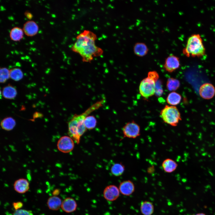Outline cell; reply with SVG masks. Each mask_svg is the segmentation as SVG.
I'll list each match as a JSON object with an SVG mask.
<instances>
[{
	"mask_svg": "<svg viewBox=\"0 0 215 215\" xmlns=\"http://www.w3.org/2000/svg\"><path fill=\"white\" fill-rule=\"evenodd\" d=\"M96 39L93 33L85 30L77 36L72 50L80 55L83 62H90L94 57L100 56L103 53L102 50L96 45Z\"/></svg>",
	"mask_w": 215,
	"mask_h": 215,
	"instance_id": "cell-1",
	"label": "cell"
},
{
	"mask_svg": "<svg viewBox=\"0 0 215 215\" xmlns=\"http://www.w3.org/2000/svg\"><path fill=\"white\" fill-rule=\"evenodd\" d=\"M104 100L103 99L96 102L81 114L74 115L69 122L68 134L77 144L79 143L81 136L87 130L84 124L85 118L91 112L102 106Z\"/></svg>",
	"mask_w": 215,
	"mask_h": 215,
	"instance_id": "cell-2",
	"label": "cell"
},
{
	"mask_svg": "<svg viewBox=\"0 0 215 215\" xmlns=\"http://www.w3.org/2000/svg\"><path fill=\"white\" fill-rule=\"evenodd\" d=\"M205 51L201 36L199 34H194L188 38L182 53L187 57H200L205 55Z\"/></svg>",
	"mask_w": 215,
	"mask_h": 215,
	"instance_id": "cell-3",
	"label": "cell"
},
{
	"mask_svg": "<svg viewBox=\"0 0 215 215\" xmlns=\"http://www.w3.org/2000/svg\"><path fill=\"white\" fill-rule=\"evenodd\" d=\"M160 115L165 123L173 127L176 126L182 120L180 113L175 106L165 105L161 110Z\"/></svg>",
	"mask_w": 215,
	"mask_h": 215,
	"instance_id": "cell-4",
	"label": "cell"
},
{
	"mask_svg": "<svg viewBox=\"0 0 215 215\" xmlns=\"http://www.w3.org/2000/svg\"><path fill=\"white\" fill-rule=\"evenodd\" d=\"M156 83L154 80L148 76L143 79L139 86L140 94L145 98L153 96L156 92Z\"/></svg>",
	"mask_w": 215,
	"mask_h": 215,
	"instance_id": "cell-5",
	"label": "cell"
},
{
	"mask_svg": "<svg viewBox=\"0 0 215 215\" xmlns=\"http://www.w3.org/2000/svg\"><path fill=\"white\" fill-rule=\"evenodd\" d=\"M122 130L124 137L135 139L140 135V127L134 120L127 123L123 127Z\"/></svg>",
	"mask_w": 215,
	"mask_h": 215,
	"instance_id": "cell-6",
	"label": "cell"
},
{
	"mask_svg": "<svg viewBox=\"0 0 215 215\" xmlns=\"http://www.w3.org/2000/svg\"><path fill=\"white\" fill-rule=\"evenodd\" d=\"M74 146L73 140L70 136H63L58 140L57 143L58 149L63 153H68L73 149Z\"/></svg>",
	"mask_w": 215,
	"mask_h": 215,
	"instance_id": "cell-7",
	"label": "cell"
},
{
	"mask_svg": "<svg viewBox=\"0 0 215 215\" xmlns=\"http://www.w3.org/2000/svg\"><path fill=\"white\" fill-rule=\"evenodd\" d=\"M180 65L179 57L171 54L166 58L163 64V67L166 71L171 73L178 69Z\"/></svg>",
	"mask_w": 215,
	"mask_h": 215,
	"instance_id": "cell-8",
	"label": "cell"
},
{
	"mask_svg": "<svg viewBox=\"0 0 215 215\" xmlns=\"http://www.w3.org/2000/svg\"><path fill=\"white\" fill-rule=\"evenodd\" d=\"M199 93L202 98L209 99L213 98L215 95V88L211 84L206 83L203 84L200 87Z\"/></svg>",
	"mask_w": 215,
	"mask_h": 215,
	"instance_id": "cell-9",
	"label": "cell"
},
{
	"mask_svg": "<svg viewBox=\"0 0 215 215\" xmlns=\"http://www.w3.org/2000/svg\"><path fill=\"white\" fill-rule=\"evenodd\" d=\"M120 191L119 188L113 185L107 186L104 189L103 195L106 200L113 201L116 200L119 196Z\"/></svg>",
	"mask_w": 215,
	"mask_h": 215,
	"instance_id": "cell-10",
	"label": "cell"
},
{
	"mask_svg": "<svg viewBox=\"0 0 215 215\" xmlns=\"http://www.w3.org/2000/svg\"><path fill=\"white\" fill-rule=\"evenodd\" d=\"M119 189L121 194L125 196H129L134 192L135 186L132 181L127 180L120 183Z\"/></svg>",
	"mask_w": 215,
	"mask_h": 215,
	"instance_id": "cell-11",
	"label": "cell"
},
{
	"mask_svg": "<svg viewBox=\"0 0 215 215\" xmlns=\"http://www.w3.org/2000/svg\"><path fill=\"white\" fill-rule=\"evenodd\" d=\"M23 30L24 33L27 36H32L38 33L39 27L37 24L33 21H29L24 24Z\"/></svg>",
	"mask_w": 215,
	"mask_h": 215,
	"instance_id": "cell-12",
	"label": "cell"
},
{
	"mask_svg": "<svg viewBox=\"0 0 215 215\" xmlns=\"http://www.w3.org/2000/svg\"><path fill=\"white\" fill-rule=\"evenodd\" d=\"M77 204L76 201L73 198L68 197L65 199L62 202L61 208L65 212L70 213L76 211L77 208Z\"/></svg>",
	"mask_w": 215,
	"mask_h": 215,
	"instance_id": "cell-13",
	"label": "cell"
},
{
	"mask_svg": "<svg viewBox=\"0 0 215 215\" xmlns=\"http://www.w3.org/2000/svg\"><path fill=\"white\" fill-rule=\"evenodd\" d=\"M15 190L18 193L23 194L28 191L29 183L26 179L20 178L16 180L13 185Z\"/></svg>",
	"mask_w": 215,
	"mask_h": 215,
	"instance_id": "cell-14",
	"label": "cell"
},
{
	"mask_svg": "<svg viewBox=\"0 0 215 215\" xmlns=\"http://www.w3.org/2000/svg\"><path fill=\"white\" fill-rule=\"evenodd\" d=\"M133 51L136 55L139 57H142L148 54L149 50L148 46L145 43L138 42L136 43L134 45Z\"/></svg>",
	"mask_w": 215,
	"mask_h": 215,
	"instance_id": "cell-15",
	"label": "cell"
},
{
	"mask_svg": "<svg viewBox=\"0 0 215 215\" xmlns=\"http://www.w3.org/2000/svg\"><path fill=\"white\" fill-rule=\"evenodd\" d=\"M178 164L173 160L167 158L162 162V166L164 171L167 173H170L174 172L176 169Z\"/></svg>",
	"mask_w": 215,
	"mask_h": 215,
	"instance_id": "cell-16",
	"label": "cell"
},
{
	"mask_svg": "<svg viewBox=\"0 0 215 215\" xmlns=\"http://www.w3.org/2000/svg\"><path fill=\"white\" fill-rule=\"evenodd\" d=\"M62 202L59 197L53 196L48 199L47 204L48 208L50 210L56 211L61 207Z\"/></svg>",
	"mask_w": 215,
	"mask_h": 215,
	"instance_id": "cell-17",
	"label": "cell"
},
{
	"mask_svg": "<svg viewBox=\"0 0 215 215\" xmlns=\"http://www.w3.org/2000/svg\"><path fill=\"white\" fill-rule=\"evenodd\" d=\"M140 210L143 215H151L153 213L154 207L153 203L149 201H144L141 202Z\"/></svg>",
	"mask_w": 215,
	"mask_h": 215,
	"instance_id": "cell-18",
	"label": "cell"
},
{
	"mask_svg": "<svg viewBox=\"0 0 215 215\" xmlns=\"http://www.w3.org/2000/svg\"><path fill=\"white\" fill-rule=\"evenodd\" d=\"M17 93L16 88L10 84H9L3 88L2 95L6 99H13L16 97Z\"/></svg>",
	"mask_w": 215,
	"mask_h": 215,
	"instance_id": "cell-19",
	"label": "cell"
},
{
	"mask_svg": "<svg viewBox=\"0 0 215 215\" xmlns=\"http://www.w3.org/2000/svg\"><path fill=\"white\" fill-rule=\"evenodd\" d=\"M181 99L182 96L179 94L175 91H172L168 95L166 101L169 105L175 106L180 103Z\"/></svg>",
	"mask_w": 215,
	"mask_h": 215,
	"instance_id": "cell-20",
	"label": "cell"
},
{
	"mask_svg": "<svg viewBox=\"0 0 215 215\" xmlns=\"http://www.w3.org/2000/svg\"><path fill=\"white\" fill-rule=\"evenodd\" d=\"M16 125V122L12 117H8L3 119L1 123V126L2 129L10 131L13 130Z\"/></svg>",
	"mask_w": 215,
	"mask_h": 215,
	"instance_id": "cell-21",
	"label": "cell"
},
{
	"mask_svg": "<svg viewBox=\"0 0 215 215\" xmlns=\"http://www.w3.org/2000/svg\"><path fill=\"white\" fill-rule=\"evenodd\" d=\"M10 36L11 40L13 41H19L23 38V30L18 27H14L10 32Z\"/></svg>",
	"mask_w": 215,
	"mask_h": 215,
	"instance_id": "cell-22",
	"label": "cell"
},
{
	"mask_svg": "<svg viewBox=\"0 0 215 215\" xmlns=\"http://www.w3.org/2000/svg\"><path fill=\"white\" fill-rule=\"evenodd\" d=\"M180 86L179 81L173 78L168 79L166 84L167 89L169 91H174L177 90Z\"/></svg>",
	"mask_w": 215,
	"mask_h": 215,
	"instance_id": "cell-23",
	"label": "cell"
},
{
	"mask_svg": "<svg viewBox=\"0 0 215 215\" xmlns=\"http://www.w3.org/2000/svg\"><path fill=\"white\" fill-rule=\"evenodd\" d=\"M125 167L122 163H116L111 167L110 171L112 174L116 176L121 175L125 171Z\"/></svg>",
	"mask_w": 215,
	"mask_h": 215,
	"instance_id": "cell-24",
	"label": "cell"
},
{
	"mask_svg": "<svg viewBox=\"0 0 215 215\" xmlns=\"http://www.w3.org/2000/svg\"><path fill=\"white\" fill-rule=\"evenodd\" d=\"M97 120L93 116H88L85 118L84 121L85 125L87 129L91 130L96 127Z\"/></svg>",
	"mask_w": 215,
	"mask_h": 215,
	"instance_id": "cell-25",
	"label": "cell"
},
{
	"mask_svg": "<svg viewBox=\"0 0 215 215\" xmlns=\"http://www.w3.org/2000/svg\"><path fill=\"white\" fill-rule=\"evenodd\" d=\"M23 76V72L19 68H14L10 70V77L15 81L20 80Z\"/></svg>",
	"mask_w": 215,
	"mask_h": 215,
	"instance_id": "cell-26",
	"label": "cell"
},
{
	"mask_svg": "<svg viewBox=\"0 0 215 215\" xmlns=\"http://www.w3.org/2000/svg\"><path fill=\"white\" fill-rule=\"evenodd\" d=\"M10 77V70L5 67L1 68L0 69V82L4 83Z\"/></svg>",
	"mask_w": 215,
	"mask_h": 215,
	"instance_id": "cell-27",
	"label": "cell"
},
{
	"mask_svg": "<svg viewBox=\"0 0 215 215\" xmlns=\"http://www.w3.org/2000/svg\"><path fill=\"white\" fill-rule=\"evenodd\" d=\"M13 215H33V214L31 211L19 209L16 210Z\"/></svg>",
	"mask_w": 215,
	"mask_h": 215,
	"instance_id": "cell-28",
	"label": "cell"
},
{
	"mask_svg": "<svg viewBox=\"0 0 215 215\" xmlns=\"http://www.w3.org/2000/svg\"><path fill=\"white\" fill-rule=\"evenodd\" d=\"M147 76L152 79L156 82L158 81L159 77L158 73L155 71H150L148 72Z\"/></svg>",
	"mask_w": 215,
	"mask_h": 215,
	"instance_id": "cell-29",
	"label": "cell"
},
{
	"mask_svg": "<svg viewBox=\"0 0 215 215\" xmlns=\"http://www.w3.org/2000/svg\"><path fill=\"white\" fill-rule=\"evenodd\" d=\"M12 205L13 208L16 210L19 209L23 206V203L21 202H14Z\"/></svg>",
	"mask_w": 215,
	"mask_h": 215,
	"instance_id": "cell-30",
	"label": "cell"
},
{
	"mask_svg": "<svg viewBox=\"0 0 215 215\" xmlns=\"http://www.w3.org/2000/svg\"><path fill=\"white\" fill-rule=\"evenodd\" d=\"M43 116V114L39 112H36L34 113L33 115V119L42 117Z\"/></svg>",
	"mask_w": 215,
	"mask_h": 215,
	"instance_id": "cell-31",
	"label": "cell"
},
{
	"mask_svg": "<svg viewBox=\"0 0 215 215\" xmlns=\"http://www.w3.org/2000/svg\"><path fill=\"white\" fill-rule=\"evenodd\" d=\"M24 14L26 17L29 19H31L33 17L32 14L28 11H26L24 13Z\"/></svg>",
	"mask_w": 215,
	"mask_h": 215,
	"instance_id": "cell-32",
	"label": "cell"
},
{
	"mask_svg": "<svg viewBox=\"0 0 215 215\" xmlns=\"http://www.w3.org/2000/svg\"><path fill=\"white\" fill-rule=\"evenodd\" d=\"M60 190L58 189H56L53 191V196H56L60 194Z\"/></svg>",
	"mask_w": 215,
	"mask_h": 215,
	"instance_id": "cell-33",
	"label": "cell"
},
{
	"mask_svg": "<svg viewBox=\"0 0 215 215\" xmlns=\"http://www.w3.org/2000/svg\"><path fill=\"white\" fill-rule=\"evenodd\" d=\"M193 215H206L205 214H204L203 213H197L195 214H194Z\"/></svg>",
	"mask_w": 215,
	"mask_h": 215,
	"instance_id": "cell-34",
	"label": "cell"
}]
</instances>
